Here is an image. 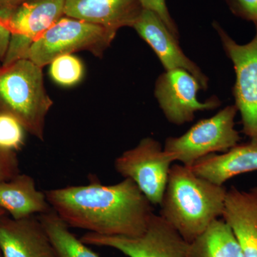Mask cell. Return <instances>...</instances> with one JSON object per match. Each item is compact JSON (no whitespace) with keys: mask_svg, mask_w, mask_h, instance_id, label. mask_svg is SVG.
<instances>
[{"mask_svg":"<svg viewBox=\"0 0 257 257\" xmlns=\"http://www.w3.org/2000/svg\"><path fill=\"white\" fill-rule=\"evenodd\" d=\"M0 257H3V254H2L1 251H0Z\"/></svg>","mask_w":257,"mask_h":257,"instance_id":"obj_27","label":"cell"},{"mask_svg":"<svg viewBox=\"0 0 257 257\" xmlns=\"http://www.w3.org/2000/svg\"><path fill=\"white\" fill-rule=\"evenodd\" d=\"M143 9L139 0H66L64 16L117 32L133 28Z\"/></svg>","mask_w":257,"mask_h":257,"instance_id":"obj_13","label":"cell"},{"mask_svg":"<svg viewBox=\"0 0 257 257\" xmlns=\"http://www.w3.org/2000/svg\"><path fill=\"white\" fill-rule=\"evenodd\" d=\"M25 133L18 120L9 114H0V148L17 153L25 145Z\"/></svg>","mask_w":257,"mask_h":257,"instance_id":"obj_20","label":"cell"},{"mask_svg":"<svg viewBox=\"0 0 257 257\" xmlns=\"http://www.w3.org/2000/svg\"><path fill=\"white\" fill-rule=\"evenodd\" d=\"M5 214H7L6 211L3 210V209H2L1 207H0V217H1V216L5 215Z\"/></svg>","mask_w":257,"mask_h":257,"instance_id":"obj_26","label":"cell"},{"mask_svg":"<svg viewBox=\"0 0 257 257\" xmlns=\"http://www.w3.org/2000/svg\"><path fill=\"white\" fill-rule=\"evenodd\" d=\"M190 168L199 177L224 185L236 176L257 171V143L237 145L221 155L211 154Z\"/></svg>","mask_w":257,"mask_h":257,"instance_id":"obj_15","label":"cell"},{"mask_svg":"<svg viewBox=\"0 0 257 257\" xmlns=\"http://www.w3.org/2000/svg\"><path fill=\"white\" fill-rule=\"evenodd\" d=\"M55 257H100L71 232L69 226L53 209L38 215Z\"/></svg>","mask_w":257,"mask_h":257,"instance_id":"obj_18","label":"cell"},{"mask_svg":"<svg viewBox=\"0 0 257 257\" xmlns=\"http://www.w3.org/2000/svg\"><path fill=\"white\" fill-rule=\"evenodd\" d=\"M0 251L3 257H55L38 215L23 219L1 216Z\"/></svg>","mask_w":257,"mask_h":257,"instance_id":"obj_12","label":"cell"},{"mask_svg":"<svg viewBox=\"0 0 257 257\" xmlns=\"http://www.w3.org/2000/svg\"><path fill=\"white\" fill-rule=\"evenodd\" d=\"M53 105L42 67L23 58L0 68V114L18 120L27 133L45 140L47 115Z\"/></svg>","mask_w":257,"mask_h":257,"instance_id":"obj_3","label":"cell"},{"mask_svg":"<svg viewBox=\"0 0 257 257\" xmlns=\"http://www.w3.org/2000/svg\"><path fill=\"white\" fill-rule=\"evenodd\" d=\"M0 68H1V65H0Z\"/></svg>","mask_w":257,"mask_h":257,"instance_id":"obj_28","label":"cell"},{"mask_svg":"<svg viewBox=\"0 0 257 257\" xmlns=\"http://www.w3.org/2000/svg\"><path fill=\"white\" fill-rule=\"evenodd\" d=\"M20 174L16 152L0 148V182L8 180Z\"/></svg>","mask_w":257,"mask_h":257,"instance_id":"obj_23","label":"cell"},{"mask_svg":"<svg viewBox=\"0 0 257 257\" xmlns=\"http://www.w3.org/2000/svg\"><path fill=\"white\" fill-rule=\"evenodd\" d=\"M223 47L234 64L236 81L234 105L241 114L242 133L257 143V32L246 45H239L218 25L214 24Z\"/></svg>","mask_w":257,"mask_h":257,"instance_id":"obj_8","label":"cell"},{"mask_svg":"<svg viewBox=\"0 0 257 257\" xmlns=\"http://www.w3.org/2000/svg\"><path fill=\"white\" fill-rule=\"evenodd\" d=\"M173 162L158 141L146 138L118 157L114 169L135 182L152 205H160Z\"/></svg>","mask_w":257,"mask_h":257,"instance_id":"obj_6","label":"cell"},{"mask_svg":"<svg viewBox=\"0 0 257 257\" xmlns=\"http://www.w3.org/2000/svg\"><path fill=\"white\" fill-rule=\"evenodd\" d=\"M223 219L232 229L243 257H257V187H231L226 193Z\"/></svg>","mask_w":257,"mask_h":257,"instance_id":"obj_14","label":"cell"},{"mask_svg":"<svg viewBox=\"0 0 257 257\" xmlns=\"http://www.w3.org/2000/svg\"><path fill=\"white\" fill-rule=\"evenodd\" d=\"M236 16L254 24L257 32V0H226Z\"/></svg>","mask_w":257,"mask_h":257,"instance_id":"obj_22","label":"cell"},{"mask_svg":"<svg viewBox=\"0 0 257 257\" xmlns=\"http://www.w3.org/2000/svg\"><path fill=\"white\" fill-rule=\"evenodd\" d=\"M116 34L99 25L64 16L32 44L25 58L42 68L60 56L80 51L101 57Z\"/></svg>","mask_w":257,"mask_h":257,"instance_id":"obj_4","label":"cell"},{"mask_svg":"<svg viewBox=\"0 0 257 257\" xmlns=\"http://www.w3.org/2000/svg\"><path fill=\"white\" fill-rule=\"evenodd\" d=\"M65 1L25 0L13 9L9 20V48L1 67L25 58L32 44L64 16Z\"/></svg>","mask_w":257,"mask_h":257,"instance_id":"obj_9","label":"cell"},{"mask_svg":"<svg viewBox=\"0 0 257 257\" xmlns=\"http://www.w3.org/2000/svg\"><path fill=\"white\" fill-rule=\"evenodd\" d=\"M50 64L51 77L60 85L71 87L82 80L84 66L78 57L73 55H62Z\"/></svg>","mask_w":257,"mask_h":257,"instance_id":"obj_19","label":"cell"},{"mask_svg":"<svg viewBox=\"0 0 257 257\" xmlns=\"http://www.w3.org/2000/svg\"><path fill=\"white\" fill-rule=\"evenodd\" d=\"M199 89H202L200 84L192 74L184 69H172L157 79L155 95L167 120L182 125L193 121L197 111L211 110L220 106L216 97L204 102L198 100Z\"/></svg>","mask_w":257,"mask_h":257,"instance_id":"obj_10","label":"cell"},{"mask_svg":"<svg viewBox=\"0 0 257 257\" xmlns=\"http://www.w3.org/2000/svg\"><path fill=\"white\" fill-rule=\"evenodd\" d=\"M237 112L236 106H226L214 116L198 121L182 136L167 138L164 150L174 162L189 167L211 154L229 151L240 141L235 130Z\"/></svg>","mask_w":257,"mask_h":257,"instance_id":"obj_5","label":"cell"},{"mask_svg":"<svg viewBox=\"0 0 257 257\" xmlns=\"http://www.w3.org/2000/svg\"><path fill=\"white\" fill-rule=\"evenodd\" d=\"M25 0H0V9H13Z\"/></svg>","mask_w":257,"mask_h":257,"instance_id":"obj_25","label":"cell"},{"mask_svg":"<svg viewBox=\"0 0 257 257\" xmlns=\"http://www.w3.org/2000/svg\"><path fill=\"white\" fill-rule=\"evenodd\" d=\"M133 28L152 47L166 71L182 69L192 74L202 89L208 86V78L197 64L184 55L178 40L170 32L157 15L143 9Z\"/></svg>","mask_w":257,"mask_h":257,"instance_id":"obj_11","label":"cell"},{"mask_svg":"<svg viewBox=\"0 0 257 257\" xmlns=\"http://www.w3.org/2000/svg\"><path fill=\"white\" fill-rule=\"evenodd\" d=\"M227 190L196 175L190 167L172 166L160 215L192 243L222 216Z\"/></svg>","mask_w":257,"mask_h":257,"instance_id":"obj_2","label":"cell"},{"mask_svg":"<svg viewBox=\"0 0 257 257\" xmlns=\"http://www.w3.org/2000/svg\"><path fill=\"white\" fill-rule=\"evenodd\" d=\"M139 1L143 9L150 10L157 15L167 29L170 30L171 33L178 40V30L169 13L165 0H139Z\"/></svg>","mask_w":257,"mask_h":257,"instance_id":"obj_21","label":"cell"},{"mask_svg":"<svg viewBox=\"0 0 257 257\" xmlns=\"http://www.w3.org/2000/svg\"><path fill=\"white\" fill-rule=\"evenodd\" d=\"M45 193L52 209L69 226L98 234L140 236L154 214L151 203L130 179L104 185L91 175L86 185Z\"/></svg>","mask_w":257,"mask_h":257,"instance_id":"obj_1","label":"cell"},{"mask_svg":"<svg viewBox=\"0 0 257 257\" xmlns=\"http://www.w3.org/2000/svg\"><path fill=\"white\" fill-rule=\"evenodd\" d=\"M0 207L14 219L40 215L52 209L45 193L37 189L35 179L20 173L0 182Z\"/></svg>","mask_w":257,"mask_h":257,"instance_id":"obj_16","label":"cell"},{"mask_svg":"<svg viewBox=\"0 0 257 257\" xmlns=\"http://www.w3.org/2000/svg\"><path fill=\"white\" fill-rule=\"evenodd\" d=\"M87 245L115 248L128 257H192L187 242L164 218L154 214L146 231L139 236H109L87 232Z\"/></svg>","mask_w":257,"mask_h":257,"instance_id":"obj_7","label":"cell"},{"mask_svg":"<svg viewBox=\"0 0 257 257\" xmlns=\"http://www.w3.org/2000/svg\"><path fill=\"white\" fill-rule=\"evenodd\" d=\"M14 9V8H13ZM13 9H0V64L4 62L9 48L10 33L9 20Z\"/></svg>","mask_w":257,"mask_h":257,"instance_id":"obj_24","label":"cell"},{"mask_svg":"<svg viewBox=\"0 0 257 257\" xmlns=\"http://www.w3.org/2000/svg\"><path fill=\"white\" fill-rule=\"evenodd\" d=\"M192 257H243L232 229L223 219H216L190 243Z\"/></svg>","mask_w":257,"mask_h":257,"instance_id":"obj_17","label":"cell"}]
</instances>
